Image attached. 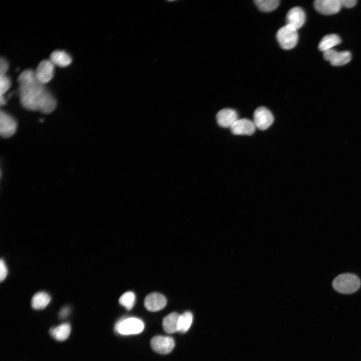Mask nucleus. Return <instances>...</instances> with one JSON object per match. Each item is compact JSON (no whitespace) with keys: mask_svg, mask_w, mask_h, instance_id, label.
<instances>
[{"mask_svg":"<svg viewBox=\"0 0 361 361\" xmlns=\"http://www.w3.org/2000/svg\"><path fill=\"white\" fill-rule=\"evenodd\" d=\"M18 80L20 102L24 108L44 114H49L55 110L57 105L55 98L45 84L37 79L34 71L24 70Z\"/></svg>","mask_w":361,"mask_h":361,"instance_id":"obj_1","label":"nucleus"},{"mask_svg":"<svg viewBox=\"0 0 361 361\" xmlns=\"http://www.w3.org/2000/svg\"><path fill=\"white\" fill-rule=\"evenodd\" d=\"M332 287L337 292L342 294H351L360 287L359 278L355 274L346 273L336 276L332 281Z\"/></svg>","mask_w":361,"mask_h":361,"instance_id":"obj_2","label":"nucleus"},{"mask_svg":"<svg viewBox=\"0 0 361 361\" xmlns=\"http://www.w3.org/2000/svg\"><path fill=\"white\" fill-rule=\"evenodd\" d=\"M276 38L282 49L289 50L296 45L298 36L296 29L286 24L278 30Z\"/></svg>","mask_w":361,"mask_h":361,"instance_id":"obj_3","label":"nucleus"},{"mask_svg":"<svg viewBox=\"0 0 361 361\" xmlns=\"http://www.w3.org/2000/svg\"><path fill=\"white\" fill-rule=\"evenodd\" d=\"M143 328V322L140 319L134 317L121 320L115 326L116 331L123 335L139 333Z\"/></svg>","mask_w":361,"mask_h":361,"instance_id":"obj_4","label":"nucleus"},{"mask_svg":"<svg viewBox=\"0 0 361 361\" xmlns=\"http://www.w3.org/2000/svg\"><path fill=\"white\" fill-rule=\"evenodd\" d=\"M253 119L256 127L263 130L268 128L273 123L274 117L267 108L261 106L255 110Z\"/></svg>","mask_w":361,"mask_h":361,"instance_id":"obj_5","label":"nucleus"},{"mask_svg":"<svg viewBox=\"0 0 361 361\" xmlns=\"http://www.w3.org/2000/svg\"><path fill=\"white\" fill-rule=\"evenodd\" d=\"M54 69L55 65L50 60H44L38 64L34 71L36 78L45 85L53 78Z\"/></svg>","mask_w":361,"mask_h":361,"instance_id":"obj_6","label":"nucleus"},{"mask_svg":"<svg viewBox=\"0 0 361 361\" xmlns=\"http://www.w3.org/2000/svg\"><path fill=\"white\" fill-rule=\"evenodd\" d=\"M152 349L160 354H167L171 351L174 346L173 339L169 336H155L150 340Z\"/></svg>","mask_w":361,"mask_h":361,"instance_id":"obj_7","label":"nucleus"},{"mask_svg":"<svg viewBox=\"0 0 361 361\" xmlns=\"http://www.w3.org/2000/svg\"><path fill=\"white\" fill-rule=\"evenodd\" d=\"M17 122L10 114L1 110L0 112V134L4 138H9L16 132Z\"/></svg>","mask_w":361,"mask_h":361,"instance_id":"obj_8","label":"nucleus"},{"mask_svg":"<svg viewBox=\"0 0 361 361\" xmlns=\"http://www.w3.org/2000/svg\"><path fill=\"white\" fill-rule=\"evenodd\" d=\"M323 55L324 59L334 66L344 65L351 59V55L349 51L337 52L332 49L323 52Z\"/></svg>","mask_w":361,"mask_h":361,"instance_id":"obj_9","label":"nucleus"},{"mask_svg":"<svg viewBox=\"0 0 361 361\" xmlns=\"http://www.w3.org/2000/svg\"><path fill=\"white\" fill-rule=\"evenodd\" d=\"M313 5L317 12L324 15L336 14L341 8L339 0H316Z\"/></svg>","mask_w":361,"mask_h":361,"instance_id":"obj_10","label":"nucleus"},{"mask_svg":"<svg viewBox=\"0 0 361 361\" xmlns=\"http://www.w3.org/2000/svg\"><path fill=\"white\" fill-rule=\"evenodd\" d=\"M166 299L161 294L153 292L148 294L144 299L145 307L150 311H157L164 307Z\"/></svg>","mask_w":361,"mask_h":361,"instance_id":"obj_11","label":"nucleus"},{"mask_svg":"<svg viewBox=\"0 0 361 361\" xmlns=\"http://www.w3.org/2000/svg\"><path fill=\"white\" fill-rule=\"evenodd\" d=\"M305 21V13L300 7L292 8L286 15L287 25L292 27L297 30L304 25Z\"/></svg>","mask_w":361,"mask_h":361,"instance_id":"obj_12","label":"nucleus"},{"mask_svg":"<svg viewBox=\"0 0 361 361\" xmlns=\"http://www.w3.org/2000/svg\"><path fill=\"white\" fill-rule=\"evenodd\" d=\"M256 126L253 122L246 118L238 119L230 127L233 134L235 135H252L255 131Z\"/></svg>","mask_w":361,"mask_h":361,"instance_id":"obj_13","label":"nucleus"},{"mask_svg":"<svg viewBox=\"0 0 361 361\" xmlns=\"http://www.w3.org/2000/svg\"><path fill=\"white\" fill-rule=\"evenodd\" d=\"M216 119L218 124L225 128H230L238 119L236 111L230 108H224L219 111Z\"/></svg>","mask_w":361,"mask_h":361,"instance_id":"obj_14","label":"nucleus"},{"mask_svg":"<svg viewBox=\"0 0 361 361\" xmlns=\"http://www.w3.org/2000/svg\"><path fill=\"white\" fill-rule=\"evenodd\" d=\"M54 65L61 67L69 66L72 61L71 56L64 50H57L50 55L49 59Z\"/></svg>","mask_w":361,"mask_h":361,"instance_id":"obj_15","label":"nucleus"},{"mask_svg":"<svg viewBox=\"0 0 361 361\" xmlns=\"http://www.w3.org/2000/svg\"><path fill=\"white\" fill-rule=\"evenodd\" d=\"M71 326L68 323H64L49 330L50 335L58 341H64L70 335Z\"/></svg>","mask_w":361,"mask_h":361,"instance_id":"obj_16","label":"nucleus"},{"mask_svg":"<svg viewBox=\"0 0 361 361\" xmlns=\"http://www.w3.org/2000/svg\"><path fill=\"white\" fill-rule=\"evenodd\" d=\"M179 316L178 313L173 312L164 317L162 321V327L165 332L171 333L177 331Z\"/></svg>","mask_w":361,"mask_h":361,"instance_id":"obj_17","label":"nucleus"},{"mask_svg":"<svg viewBox=\"0 0 361 361\" xmlns=\"http://www.w3.org/2000/svg\"><path fill=\"white\" fill-rule=\"evenodd\" d=\"M51 299L49 294L41 291L36 293L32 297V307L36 310L43 309L49 303Z\"/></svg>","mask_w":361,"mask_h":361,"instance_id":"obj_18","label":"nucleus"},{"mask_svg":"<svg viewBox=\"0 0 361 361\" xmlns=\"http://www.w3.org/2000/svg\"><path fill=\"white\" fill-rule=\"evenodd\" d=\"M341 42L339 36L336 34H329L324 36L320 41L318 48L320 51L324 52L332 49L333 47L340 44Z\"/></svg>","mask_w":361,"mask_h":361,"instance_id":"obj_19","label":"nucleus"},{"mask_svg":"<svg viewBox=\"0 0 361 361\" xmlns=\"http://www.w3.org/2000/svg\"><path fill=\"white\" fill-rule=\"evenodd\" d=\"M193 321V315L191 312L185 311L180 315L177 325V331L186 332L190 328Z\"/></svg>","mask_w":361,"mask_h":361,"instance_id":"obj_20","label":"nucleus"},{"mask_svg":"<svg viewBox=\"0 0 361 361\" xmlns=\"http://www.w3.org/2000/svg\"><path fill=\"white\" fill-rule=\"evenodd\" d=\"M258 9L264 12H271L276 9L279 5L278 0H256L254 1Z\"/></svg>","mask_w":361,"mask_h":361,"instance_id":"obj_21","label":"nucleus"},{"mask_svg":"<svg viewBox=\"0 0 361 361\" xmlns=\"http://www.w3.org/2000/svg\"><path fill=\"white\" fill-rule=\"evenodd\" d=\"M135 295L131 291H127L123 293L119 298V303L124 306L127 310H130L134 305Z\"/></svg>","mask_w":361,"mask_h":361,"instance_id":"obj_22","label":"nucleus"},{"mask_svg":"<svg viewBox=\"0 0 361 361\" xmlns=\"http://www.w3.org/2000/svg\"><path fill=\"white\" fill-rule=\"evenodd\" d=\"M11 85V79L7 75L0 76V98H4L5 93L9 90Z\"/></svg>","mask_w":361,"mask_h":361,"instance_id":"obj_23","label":"nucleus"},{"mask_svg":"<svg viewBox=\"0 0 361 361\" xmlns=\"http://www.w3.org/2000/svg\"><path fill=\"white\" fill-rule=\"evenodd\" d=\"M8 268L5 261L3 259L0 261V280L2 282L8 275Z\"/></svg>","mask_w":361,"mask_h":361,"instance_id":"obj_24","label":"nucleus"},{"mask_svg":"<svg viewBox=\"0 0 361 361\" xmlns=\"http://www.w3.org/2000/svg\"><path fill=\"white\" fill-rule=\"evenodd\" d=\"M8 69V62L5 58L1 57L0 60V76L6 75Z\"/></svg>","mask_w":361,"mask_h":361,"instance_id":"obj_25","label":"nucleus"},{"mask_svg":"<svg viewBox=\"0 0 361 361\" xmlns=\"http://www.w3.org/2000/svg\"><path fill=\"white\" fill-rule=\"evenodd\" d=\"M340 5L342 7L346 8H351L353 7L356 4V0H339Z\"/></svg>","mask_w":361,"mask_h":361,"instance_id":"obj_26","label":"nucleus"},{"mask_svg":"<svg viewBox=\"0 0 361 361\" xmlns=\"http://www.w3.org/2000/svg\"><path fill=\"white\" fill-rule=\"evenodd\" d=\"M70 312V308L68 307H65L62 308L59 314V316L61 319H64L67 317Z\"/></svg>","mask_w":361,"mask_h":361,"instance_id":"obj_27","label":"nucleus"}]
</instances>
